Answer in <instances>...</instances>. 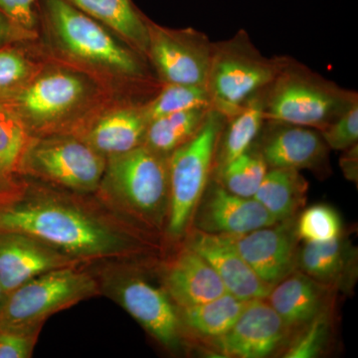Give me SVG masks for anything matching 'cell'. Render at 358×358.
Wrapping results in <instances>:
<instances>
[{"label": "cell", "mask_w": 358, "mask_h": 358, "mask_svg": "<svg viewBox=\"0 0 358 358\" xmlns=\"http://www.w3.org/2000/svg\"><path fill=\"white\" fill-rule=\"evenodd\" d=\"M0 232L28 235L77 260L117 255L133 246L87 212L51 199L0 201Z\"/></svg>", "instance_id": "6da1fadb"}, {"label": "cell", "mask_w": 358, "mask_h": 358, "mask_svg": "<svg viewBox=\"0 0 358 358\" xmlns=\"http://www.w3.org/2000/svg\"><path fill=\"white\" fill-rule=\"evenodd\" d=\"M358 103L357 94L285 60L266 90L265 121L322 129Z\"/></svg>", "instance_id": "7a4b0ae2"}, {"label": "cell", "mask_w": 358, "mask_h": 358, "mask_svg": "<svg viewBox=\"0 0 358 358\" xmlns=\"http://www.w3.org/2000/svg\"><path fill=\"white\" fill-rule=\"evenodd\" d=\"M284 63L285 59L261 55L244 31L228 41L213 43L206 82L212 109L229 119L268 88Z\"/></svg>", "instance_id": "3957f363"}, {"label": "cell", "mask_w": 358, "mask_h": 358, "mask_svg": "<svg viewBox=\"0 0 358 358\" xmlns=\"http://www.w3.org/2000/svg\"><path fill=\"white\" fill-rule=\"evenodd\" d=\"M225 122L223 115L211 109L199 133L169 157L167 231L171 237L179 238L185 232L208 186Z\"/></svg>", "instance_id": "277c9868"}, {"label": "cell", "mask_w": 358, "mask_h": 358, "mask_svg": "<svg viewBox=\"0 0 358 358\" xmlns=\"http://www.w3.org/2000/svg\"><path fill=\"white\" fill-rule=\"evenodd\" d=\"M96 292L95 280L73 267L45 273L6 294L0 308V331L38 334L52 315Z\"/></svg>", "instance_id": "5b68a950"}, {"label": "cell", "mask_w": 358, "mask_h": 358, "mask_svg": "<svg viewBox=\"0 0 358 358\" xmlns=\"http://www.w3.org/2000/svg\"><path fill=\"white\" fill-rule=\"evenodd\" d=\"M145 145L110 157L103 176L115 197L134 216L160 228L169 215V159Z\"/></svg>", "instance_id": "8992f818"}, {"label": "cell", "mask_w": 358, "mask_h": 358, "mask_svg": "<svg viewBox=\"0 0 358 358\" xmlns=\"http://www.w3.org/2000/svg\"><path fill=\"white\" fill-rule=\"evenodd\" d=\"M47 20L61 45L75 57L127 76H140V61L102 24L66 0H44Z\"/></svg>", "instance_id": "52a82bcc"}, {"label": "cell", "mask_w": 358, "mask_h": 358, "mask_svg": "<svg viewBox=\"0 0 358 358\" xmlns=\"http://www.w3.org/2000/svg\"><path fill=\"white\" fill-rule=\"evenodd\" d=\"M39 176L77 192H92L105 174L103 155L88 143L57 138L26 147L21 164Z\"/></svg>", "instance_id": "ba28073f"}, {"label": "cell", "mask_w": 358, "mask_h": 358, "mask_svg": "<svg viewBox=\"0 0 358 358\" xmlns=\"http://www.w3.org/2000/svg\"><path fill=\"white\" fill-rule=\"evenodd\" d=\"M213 43L193 29L173 31L150 23L148 54L166 84L206 87Z\"/></svg>", "instance_id": "9c48e42d"}, {"label": "cell", "mask_w": 358, "mask_h": 358, "mask_svg": "<svg viewBox=\"0 0 358 358\" xmlns=\"http://www.w3.org/2000/svg\"><path fill=\"white\" fill-rule=\"evenodd\" d=\"M291 329L266 299L247 301L243 312L227 333L211 346L223 357L264 358L281 350Z\"/></svg>", "instance_id": "30bf717a"}, {"label": "cell", "mask_w": 358, "mask_h": 358, "mask_svg": "<svg viewBox=\"0 0 358 358\" xmlns=\"http://www.w3.org/2000/svg\"><path fill=\"white\" fill-rule=\"evenodd\" d=\"M112 292L115 300L159 343L169 348L180 345L185 327L166 292L136 275L115 281Z\"/></svg>", "instance_id": "8fae6325"}, {"label": "cell", "mask_w": 358, "mask_h": 358, "mask_svg": "<svg viewBox=\"0 0 358 358\" xmlns=\"http://www.w3.org/2000/svg\"><path fill=\"white\" fill-rule=\"evenodd\" d=\"M230 238L256 275L273 287L296 268L299 237L294 218Z\"/></svg>", "instance_id": "7c38bea8"}, {"label": "cell", "mask_w": 358, "mask_h": 358, "mask_svg": "<svg viewBox=\"0 0 358 358\" xmlns=\"http://www.w3.org/2000/svg\"><path fill=\"white\" fill-rule=\"evenodd\" d=\"M194 214V229L222 236H240L277 223L254 199L233 194L220 185L206 187Z\"/></svg>", "instance_id": "4fadbf2b"}, {"label": "cell", "mask_w": 358, "mask_h": 358, "mask_svg": "<svg viewBox=\"0 0 358 358\" xmlns=\"http://www.w3.org/2000/svg\"><path fill=\"white\" fill-rule=\"evenodd\" d=\"M77 259L17 232H0V282L6 294L26 282L58 268L74 267Z\"/></svg>", "instance_id": "5bb4252c"}, {"label": "cell", "mask_w": 358, "mask_h": 358, "mask_svg": "<svg viewBox=\"0 0 358 358\" xmlns=\"http://www.w3.org/2000/svg\"><path fill=\"white\" fill-rule=\"evenodd\" d=\"M186 247L208 262L217 273L228 293L242 301L267 298L272 287L256 275L229 237L194 229Z\"/></svg>", "instance_id": "9a60e30c"}, {"label": "cell", "mask_w": 358, "mask_h": 358, "mask_svg": "<svg viewBox=\"0 0 358 358\" xmlns=\"http://www.w3.org/2000/svg\"><path fill=\"white\" fill-rule=\"evenodd\" d=\"M79 77L67 72H53L40 77L13 96L9 106L21 119L49 122L62 117L79 103L85 95Z\"/></svg>", "instance_id": "2e32d148"}, {"label": "cell", "mask_w": 358, "mask_h": 358, "mask_svg": "<svg viewBox=\"0 0 358 358\" xmlns=\"http://www.w3.org/2000/svg\"><path fill=\"white\" fill-rule=\"evenodd\" d=\"M270 124L258 150L268 169L317 171L324 166L329 147L320 133L296 124Z\"/></svg>", "instance_id": "e0dca14e"}, {"label": "cell", "mask_w": 358, "mask_h": 358, "mask_svg": "<svg viewBox=\"0 0 358 358\" xmlns=\"http://www.w3.org/2000/svg\"><path fill=\"white\" fill-rule=\"evenodd\" d=\"M334 289L294 270L271 289L266 300L292 331L329 310Z\"/></svg>", "instance_id": "ac0fdd59"}, {"label": "cell", "mask_w": 358, "mask_h": 358, "mask_svg": "<svg viewBox=\"0 0 358 358\" xmlns=\"http://www.w3.org/2000/svg\"><path fill=\"white\" fill-rule=\"evenodd\" d=\"M164 285L179 308L194 307L228 293L214 268L188 247L167 268Z\"/></svg>", "instance_id": "d6986e66"}, {"label": "cell", "mask_w": 358, "mask_h": 358, "mask_svg": "<svg viewBox=\"0 0 358 358\" xmlns=\"http://www.w3.org/2000/svg\"><path fill=\"white\" fill-rule=\"evenodd\" d=\"M296 270L334 291H346L357 277V251L343 235L329 241L305 242L298 251Z\"/></svg>", "instance_id": "ffe728a7"}, {"label": "cell", "mask_w": 358, "mask_h": 358, "mask_svg": "<svg viewBox=\"0 0 358 358\" xmlns=\"http://www.w3.org/2000/svg\"><path fill=\"white\" fill-rule=\"evenodd\" d=\"M148 126L143 109L117 110L99 120L87 143L109 157L126 154L143 145Z\"/></svg>", "instance_id": "44dd1931"}, {"label": "cell", "mask_w": 358, "mask_h": 358, "mask_svg": "<svg viewBox=\"0 0 358 358\" xmlns=\"http://www.w3.org/2000/svg\"><path fill=\"white\" fill-rule=\"evenodd\" d=\"M90 17L114 30L134 48L147 53L150 23L131 0H66Z\"/></svg>", "instance_id": "7402d4cb"}, {"label": "cell", "mask_w": 358, "mask_h": 358, "mask_svg": "<svg viewBox=\"0 0 358 358\" xmlns=\"http://www.w3.org/2000/svg\"><path fill=\"white\" fill-rule=\"evenodd\" d=\"M308 188L300 171L268 169L253 199L280 222L296 217L307 201Z\"/></svg>", "instance_id": "603a6c76"}, {"label": "cell", "mask_w": 358, "mask_h": 358, "mask_svg": "<svg viewBox=\"0 0 358 358\" xmlns=\"http://www.w3.org/2000/svg\"><path fill=\"white\" fill-rule=\"evenodd\" d=\"M247 301L226 293L194 307L179 308L178 315L185 329L207 345L229 331L243 312Z\"/></svg>", "instance_id": "cb8c5ba5"}, {"label": "cell", "mask_w": 358, "mask_h": 358, "mask_svg": "<svg viewBox=\"0 0 358 358\" xmlns=\"http://www.w3.org/2000/svg\"><path fill=\"white\" fill-rule=\"evenodd\" d=\"M265 91L253 96L241 110L226 119L220 134L217 169L236 159L253 145L265 121Z\"/></svg>", "instance_id": "d4e9b609"}, {"label": "cell", "mask_w": 358, "mask_h": 358, "mask_svg": "<svg viewBox=\"0 0 358 358\" xmlns=\"http://www.w3.org/2000/svg\"><path fill=\"white\" fill-rule=\"evenodd\" d=\"M212 108H196L157 117L148 122L143 145L169 155L195 136Z\"/></svg>", "instance_id": "484cf974"}, {"label": "cell", "mask_w": 358, "mask_h": 358, "mask_svg": "<svg viewBox=\"0 0 358 358\" xmlns=\"http://www.w3.org/2000/svg\"><path fill=\"white\" fill-rule=\"evenodd\" d=\"M27 147L22 119L0 102V201L11 199V174L20 166Z\"/></svg>", "instance_id": "4316f807"}, {"label": "cell", "mask_w": 358, "mask_h": 358, "mask_svg": "<svg viewBox=\"0 0 358 358\" xmlns=\"http://www.w3.org/2000/svg\"><path fill=\"white\" fill-rule=\"evenodd\" d=\"M268 169L261 152L250 148L217 169L219 185L238 196L253 199Z\"/></svg>", "instance_id": "83f0119b"}, {"label": "cell", "mask_w": 358, "mask_h": 358, "mask_svg": "<svg viewBox=\"0 0 358 358\" xmlns=\"http://www.w3.org/2000/svg\"><path fill=\"white\" fill-rule=\"evenodd\" d=\"M212 108L211 99L205 86L166 84L159 95L143 108L148 122L164 115L196 109Z\"/></svg>", "instance_id": "f1b7e54d"}, {"label": "cell", "mask_w": 358, "mask_h": 358, "mask_svg": "<svg viewBox=\"0 0 358 358\" xmlns=\"http://www.w3.org/2000/svg\"><path fill=\"white\" fill-rule=\"evenodd\" d=\"M296 232L305 242L329 241L343 235V222L333 207L315 204L301 212L296 221Z\"/></svg>", "instance_id": "f546056e"}, {"label": "cell", "mask_w": 358, "mask_h": 358, "mask_svg": "<svg viewBox=\"0 0 358 358\" xmlns=\"http://www.w3.org/2000/svg\"><path fill=\"white\" fill-rule=\"evenodd\" d=\"M331 336V313H322L299 331L284 353L286 358H313L322 355Z\"/></svg>", "instance_id": "4dcf8cb0"}, {"label": "cell", "mask_w": 358, "mask_h": 358, "mask_svg": "<svg viewBox=\"0 0 358 358\" xmlns=\"http://www.w3.org/2000/svg\"><path fill=\"white\" fill-rule=\"evenodd\" d=\"M327 147L334 150H345L357 145L358 103H355L345 114L327 128L320 131Z\"/></svg>", "instance_id": "1f68e13d"}, {"label": "cell", "mask_w": 358, "mask_h": 358, "mask_svg": "<svg viewBox=\"0 0 358 358\" xmlns=\"http://www.w3.org/2000/svg\"><path fill=\"white\" fill-rule=\"evenodd\" d=\"M30 72L29 63L18 52L0 50V101L13 95Z\"/></svg>", "instance_id": "d6a6232c"}, {"label": "cell", "mask_w": 358, "mask_h": 358, "mask_svg": "<svg viewBox=\"0 0 358 358\" xmlns=\"http://www.w3.org/2000/svg\"><path fill=\"white\" fill-rule=\"evenodd\" d=\"M38 334L0 331V358L31 357Z\"/></svg>", "instance_id": "836d02e7"}, {"label": "cell", "mask_w": 358, "mask_h": 358, "mask_svg": "<svg viewBox=\"0 0 358 358\" xmlns=\"http://www.w3.org/2000/svg\"><path fill=\"white\" fill-rule=\"evenodd\" d=\"M37 0H0V10L11 23L23 28L32 27L33 7Z\"/></svg>", "instance_id": "e575fe53"}, {"label": "cell", "mask_w": 358, "mask_h": 358, "mask_svg": "<svg viewBox=\"0 0 358 358\" xmlns=\"http://www.w3.org/2000/svg\"><path fill=\"white\" fill-rule=\"evenodd\" d=\"M341 157V166L346 179L357 182L358 178V147L357 145L345 150Z\"/></svg>", "instance_id": "d590c367"}, {"label": "cell", "mask_w": 358, "mask_h": 358, "mask_svg": "<svg viewBox=\"0 0 358 358\" xmlns=\"http://www.w3.org/2000/svg\"><path fill=\"white\" fill-rule=\"evenodd\" d=\"M8 18L0 10V43L6 36L7 29H8Z\"/></svg>", "instance_id": "8d00e7d4"}, {"label": "cell", "mask_w": 358, "mask_h": 358, "mask_svg": "<svg viewBox=\"0 0 358 358\" xmlns=\"http://www.w3.org/2000/svg\"><path fill=\"white\" fill-rule=\"evenodd\" d=\"M6 294L4 292L3 288H2L1 282H0V308H1L2 303H3L4 300H6Z\"/></svg>", "instance_id": "74e56055"}]
</instances>
